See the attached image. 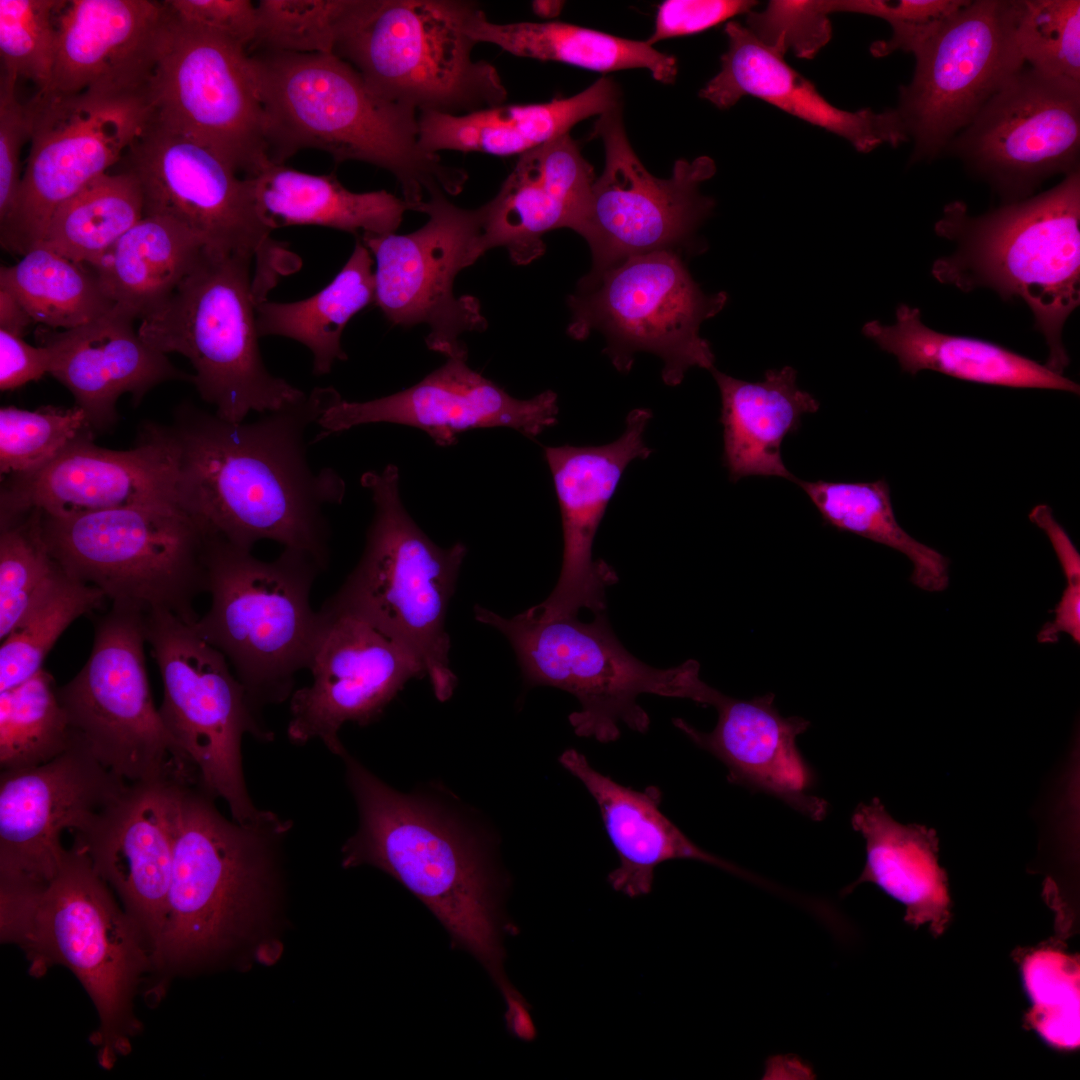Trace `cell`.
Instances as JSON below:
<instances>
[{
    "label": "cell",
    "instance_id": "6da1fadb",
    "mask_svg": "<svg viewBox=\"0 0 1080 1080\" xmlns=\"http://www.w3.org/2000/svg\"><path fill=\"white\" fill-rule=\"evenodd\" d=\"M338 395L316 388L250 423L190 405L179 409L172 428L181 502L206 536L250 550L258 541H275L326 568L330 533L323 508L342 502L345 484L332 469H311L304 436Z\"/></svg>",
    "mask_w": 1080,
    "mask_h": 1080
},
{
    "label": "cell",
    "instance_id": "7a4b0ae2",
    "mask_svg": "<svg viewBox=\"0 0 1080 1080\" xmlns=\"http://www.w3.org/2000/svg\"><path fill=\"white\" fill-rule=\"evenodd\" d=\"M340 757L359 816L343 866L372 865L395 878L438 919L451 947L485 968L504 1000L505 1022L529 1020L530 1005L504 970V940L518 928L505 912L510 878L494 840L437 797L399 792L347 750Z\"/></svg>",
    "mask_w": 1080,
    "mask_h": 1080
},
{
    "label": "cell",
    "instance_id": "3957f363",
    "mask_svg": "<svg viewBox=\"0 0 1080 1080\" xmlns=\"http://www.w3.org/2000/svg\"><path fill=\"white\" fill-rule=\"evenodd\" d=\"M249 61L270 161L317 149L336 164L378 166L394 175L412 211L432 187L450 195L463 190L467 173L421 148L417 111L381 96L336 54L256 51Z\"/></svg>",
    "mask_w": 1080,
    "mask_h": 1080
},
{
    "label": "cell",
    "instance_id": "277c9868",
    "mask_svg": "<svg viewBox=\"0 0 1080 1080\" xmlns=\"http://www.w3.org/2000/svg\"><path fill=\"white\" fill-rule=\"evenodd\" d=\"M935 232L957 248L933 263V277L965 293L986 287L1005 301H1024L1049 348L1045 366L1063 375L1070 363L1063 327L1080 303L1079 171L980 216L963 202L949 203Z\"/></svg>",
    "mask_w": 1080,
    "mask_h": 1080
},
{
    "label": "cell",
    "instance_id": "5b68a950",
    "mask_svg": "<svg viewBox=\"0 0 1080 1080\" xmlns=\"http://www.w3.org/2000/svg\"><path fill=\"white\" fill-rule=\"evenodd\" d=\"M213 799L197 784L181 796L155 978L216 957L275 894L276 854L291 822L268 811L240 823Z\"/></svg>",
    "mask_w": 1080,
    "mask_h": 1080
},
{
    "label": "cell",
    "instance_id": "8992f818",
    "mask_svg": "<svg viewBox=\"0 0 1080 1080\" xmlns=\"http://www.w3.org/2000/svg\"><path fill=\"white\" fill-rule=\"evenodd\" d=\"M361 483L374 503L365 549L319 611L363 621L401 645L420 661L435 696L445 701L457 681L445 619L466 546L442 548L417 526L401 501L395 465L364 473Z\"/></svg>",
    "mask_w": 1080,
    "mask_h": 1080
},
{
    "label": "cell",
    "instance_id": "52a82bcc",
    "mask_svg": "<svg viewBox=\"0 0 1080 1080\" xmlns=\"http://www.w3.org/2000/svg\"><path fill=\"white\" fill-rule=\"evenodd\" d=\"M205 567L211 604L191 626L226 657L257 710L282 703L320 634L310 593L324 569L302 552L284 548L264 561L213 536H206Z\"/></svg>",
    "mask_w": 1080,
    "mask_h": 1080
},
{
    "label": "cell",
    "instance_id": "ba28073f",
    "mask_svg": "<svg viewBox=\"0 0 1080 1080\" xmlns=\"http://www.w3.org/2000/svg\"><path fill=\"white\" fill-rule=\"evenodd\" d=\"M463 0H346L334 54L381 96L414 110L461 115L504 104L497 69L474 60Z\"/></svg>",
    "mask_w": 1080,
    "mask_h": 1080
},
{
    "label": "cell",
    "instance_id": "9c48e42d",
    "mask_svg": "<svg viewBox=\"0 0 1080 1080\" xmlns=\"http://www.w3.org/2000/svg\"><path fill=\"white\" fill-rule=\"evenodd\" d=\"M29 973L67 967L92 1000L99 1025L92 1034L99 1064L111 1069L132 1049L141 1029L134 1003L155 977L152 950L114 892L73 843L44 889L31 932L21 947Z\"/></svg>",
    "mask_w": 1080,
    "mask_h": 1080
},
{
    "label": "cell",
    "instance_id": "30bf717a",
    "mask_svg": "<svg viewBox=\"0 0 1080 1080\" xmlns=\"http://www.w3.org/2000/svg\"><path fill=\"white\" fill-rule=\"evenodd\" d=\"M252 258L204 249L174 293L141 319L138 333L153 349L179 353L192 364V381L216 415L243 422L306 394L266 368L260 349Z\"/></svg>",
    "mask_w": 1080,
    "mask_h": 1080
},
{
    "label": "cell",
    "instance_id": "8fae6325",
    "mask_svg": "<svg viewBox=\"0 0 1080 1080\" xmlns=\"http://www.w3.org/2000/svg\"><path fill=\"white\" fill-rule=\"evenodd\" d=\"M474 616L509 640L528 687L552 686L577 698L581 708L568 719L580 737L615 741L621 723L645 733L650 718L638 696L648 693L699 703L707 687L696 660L658 669L630 654L604 612L586 623L577 616L538 620L524 612L505 618L477 605Z\"/></svg>",
    "mask_w": 1080,
    "mask_h": 1080
},
{
    "label": "cell",
    "instance_id": "7c38bea8",
    "mask_svg": "<svg viewBox=\"0 0 1080 1080\" xmlns=\"http://www.w3.org/2000/svg\"><path fill=\"white\" fill-rule=\"evenodd\" d=\"M45 543L71 577L114 605L167 611L188 624L206 592V535L178 505H143L70 517L41 513Z\"/></svg>",
    "mask_w": 1080,
    "mask_h": 1080
},
{
    "label": "cell",
    "instance_id": "4fadbf2b",
    "mask_svg": "<svg viewBox=\"0 0 1080 1080\" xmlns=\"http://www.w3.org/2000/svg\"><path fill=\"white\" fill-rule=\"evenodd\" d=\"M145 636L163 683L161 720L198 785L223 800L232 819L262 818L268 811L249 795L241 747L245 735L269 742L274 734L226 657L167 611L145 614Z\"/></svg>",
    "mask_w": 1080,
    "mask_h": 1080
},
{
    "label": "cell",
    "instance_id": "5bb4252c",
    "mask_svg": "<svg viewBox=\"0 0 1080 1080\" xmlns=\"http://www.w3.org/2000/svg\"><path fill=\"white\" fill-rule=\"evenodd\" d=\"M727 300L725 292L701 289L681 253L633 256L581 278L568 297L567 333L584 340L600 332L606 340L603 352L621 373L630 371L637 353H652L663 362V382L677 386L690 368H714L715 355L700 327Z\"/></svg>",
    "mask_w": 1080,
    "mask_h": 1080
},
{
    "label": "cell",
    "instance_id": "9a60e30c",
    "mask_svg": "<svg viewBox=\"0 0 1080 1080\" xmlns=\"http://www.w3.org/2000/svg\"><path fill=\"white\" fill-rule=\"evenodd\" d=\"M145 613L114 605L95 621L88 660L58 687L73 740L123 781H192L166 731L145 666Z\"/></svg>",
    "mask_w": 1080,
    "mask_h": 1080
},
{
    "label": "cell",
    "instance_id": "2e32d148",
    "mask_svg": "<svg viewBox=\"0 0 1080 1080\" xmlns=\"http://www.w3.org/2000/svg\"><path fill=\"white\" fill-rule=\"evenodd\" d=\"M122 170L142 191L144 216L168 218L206 250L250 257L257 292H268L285 273L282 245L261 219L251 184L213 150L171 130L152 116L124 153Z\"/></svg>",
    "mask_w": 1080,
    "mask_h": 1080
},
{
    "label": "cell",
    "instance_id": "e0dca14e",
    "mask_svg": "<svg viewBox=\"0 0 1080 1080\" xmlns=\"http://www.w3.org/2000/svg\"><path fill=\"white\" fill-rule=\"evenodd\" d=\"M417 212L428 221L416 231L360 238L375 260L374 303L393 325H427L431 351L467 358L461 335L483 332L488 322L477 298L456 296L453 288L458 273L488 251L480 207L456 206L436 186Z\"/></svg>",
    "mask_w": 1080,
    "mask_h": 1080
},
{
    "label": "cell",
    "instance_id": "ac0fdd59",
    "mask_svg": "<svg viewBox=\"0 0 1080 1080\" xmlns=\"http://www.w3.org/2000/svg\"><path fill=\"white\" fill-rule=\"evenodd\" d=\"M149 100L153 120L213 150L246 176L270 160L248 51L179 21L167 8Z\"/></svg>",
    "mask_w": 1080,
    "mask_h": 1080
},
{
    "label": "cell",
    "instance_id": "d6986e66",
    "mask_svg": "<svg viewBox=\"0 0 1080 1080\" xmlns=\"http://www.w3.org/2000/svg\"><path fill=\"white\" fill-rule=\"evenodd\" d=\"M30 150L18 205L1 245L25 255L55 210L122 159L152 116L149 95L36 92L27 102Z\"/></svg>",
    "mask_w": 1080,
    "mask_h": 1080
},
{
    "label": "cell",
    "instance_id": "ffe728a7",
    "mask_svg": "<svg viewBox=\"0 0 1080 1080\" xmlns=\"http://www.w3.org/2000/svg\"><path fill=\"white\" fill-rule=\"evenodd\" d=\"M593 134L605 150V167L596 178L574 230L589 245L590 272L630 257L692 249L696 230L715 202L699 192L716 172L714 161L700 156L675 162L667 179L646 170L625 133L621 105L596 120Z\"/></svg>",
    "mask_w": 1080,
    "mask_h": 1080
},
{
    "label": "cell",
    "instance_id": "44dd1931",
    "mask_svg": "<svg viewBox=\"0 0 1080 1080\" xmlns=\"http://www.w3.org/2000/svg\"><path fill=\"white\" fill-rule=\"evenodd\" d=\"M895 109L913 161L933 159L1020 69L1011 0L967 1L914 53Z\"/></svg>",
    "mask_w": 1080,
    "mask_h": 1080
},
{
    "label": "cell",
    "instance_id": "7402d4cb",
    "mask_svg": "<svg viewBox=\"0 0 1080 1080\" xmlns=\"http://www.w3.org/2000/svg\"><path fill=\"white\" fill-rule=\"evenodd\" d=\"M1006 200L1079 171L1080 85L1023 67L947 148Z\"/></svg>",
    "mask_w": 1080,
    "mask_h": 1080
},
{
    "label": "cell",
    "instance_id": "603a6c76",
    "mask_svg": "<svg viewBox=\"0 0 1080 1080\" xmlns=\"http://www.w3.org/2000/svg\"><path fill=\"white\" fill-rule=\"evenodd\" d=\"M180 448L173 428L154 427L134 448L97 446L91 429L39 470L2 488L1 525L40 511L70 517L131 506L178 505Z\"/></svg>",
    "mask_w": 1080,
    "mask_h": 1080
},
{
    "label": "cell",
    "instance_id": "cb8c5ba5",
    "mask_svg": "<svg viewBox=\"0 0 1080 1080\" xmlns=\"http://www.w3.org/2000/svg\"><path fill=\"white\" fill-rule=\"evenodd\" d=\"M319 613L322 626L308 666L313 681L290 697L287 735L295 744L320 740L341 756L344 724L373 722L410 679L426 672L413 654L369 624Z\"/></svg>",
    "mask_w": 1080,
    "mask_h": 1080
},
{
    "label": "cell",
    "instance_id": "d4e9b609",
    "mask_svg": "<svg viewBox=\"0 0 1080 1080\" xmlns=\"http://www.w3.org/2000/svg\"><path fill=\"white\" fill-rule=\"evenodd\" d=\"M652 417L648 408L631 410L620 437L604 445L544 448L561 513L563 561L556 586L524 611L528 616L551 620L577 616L582 608L604 612L606 588L618 576L607 562L594 560V538L627 466L653 452L644 441Z\"/></svg>",
    "mask_w": 1080,
    "mask_h": 1080
},
{
    "label": "cell",
    "instance_id": "484cf974",
    "mask_svg": "<svg viewBox=\"0 0 1080 1080\" xmlns=\"http://www.w3.org/2000/svg\"><path fill=\"white\" fill-rule=\"evenodd\" d=\"M129 783L118 778L79 743L30 768L1 771L0 875L48 884L75 834Z\"/></svg>",
    "mask_w": 1080,
    "mask_h": 1080
},
{
    "label": "cell",
    "instance_id": "4316f807",
    "mask_svg": "<svg viewBox=\"0 0 1080 1080\" xmlns=\"http://www.w3.org/2000/svg\"><path fill=\"white\" fill-rule=\"evenodd\" d=\"M183 779L128 784L74 843L146 938L154 959L170 886Z\"/></svg>",
    "mask_w": 1080,
    "mask_h": 1080
},
{
    "label": "cell",
    "instance_id": "83f0119b",
    "mask_svg": "<svg viewBox=\"0 0 1080 1080\" xmlns=\"http://www.w3.org/2000/svg\"><path fill=\"white\" fill-rule=\"evenodd\" d=\"M466 360L448 358L414 386L386 397L355 402L338 395L318 419V438L363 424L393 423L421 429L447 447L474 428L508 427L532 438L557 423L555 392L517 399Z\"/></svg>",
    "mask_w": 1080,
    "mask_h": 1080
},
{
    "label": "cell",
    "instance_id": "f1b7e54d",
    "mask_svg": "<svg viewBox=\"0 0 1080 1080\" xmlns=\"http://www.w3.org/2000/svg\"><path fill=\"white\" fill-rule=\"evenodd\" d=\"M165 21L164 1H66L51 80L37 92L149 95Z\"/></svg>",
    "mask_w": 1080,
    "mask_h": 1080
},
{
    "label": "cell",
    "instance_id": "f546056e",
    "mask_svg": "<svg viewBox=\"0 0 1080 1080\" xmlns=\"http://www.w3.org/2000/svg\"><path fill=\"white\" fill-rule=\"evenodd\" d=\"M703 705L717 710L712 731L702 732L682 718L672 722L723 762L729 782L773 795L813 820L825 817L827 802L810 792L813 773L796 744L798 735L808 729V720L783 717L772 693L741 700L709 686Z\"/></svg>",
    "mask_w": 1080,
    "mask_h": 1080
},
{
    "label": "cell",
    "instance_id": "4dcf8cb0",
    "mask_svg": "<svg viewBox=\"0 0 1080 1080\" xmlns=\"http://www.w3.org/2000/svg\"><path fill=\"white\" fill-rule=\"evenodd\" d=\"M724 31L728 47L721 56L720 71L699 92L717 108L728 109L742 97L753 96L844 138L862 153L883 144L896 147L909 141L895 109H840L746 26L732 20Z\"/></svg>",
    "mask_w": 1080,
    "mask_h": 1080
},
{
    "label": "cell",
    "instance_id": "1f68e13d",
    "mask_svg": "<svg viewBox=\"0 0 1080 1080\" xmlns=\"http://www.w3.org/2000/svg\"><path fill=\"white\" fill-rule=\"evenodd\" d=\"M595 179L569 133L519 155L498 193L480 207L487 250L504 247L517 265L537 260L547 232L576 229Z\"/></svg>",
    "mask_w": 1080,
    "mask_h": 1080
},
{
    "label": "cell",
    "instance_id": "d6a6232c",
    "mask_svg": "<svg viewBox=\"0 0 1080 1080\" xmlns=\"http://www.w3.org/2000/svg\"><path fill=\"white\" fill-rule=\"evenodd\" d=\"M134 319L113 308L82 326L53 331L40 328L37 338L50 353L49 374L74 396L89 426L103 429L115 423L116 403L130 393L137 401L154 386L169 380H190L166 354L146 344L133 327Z\"/></svg>",
    "mask_w": 1080,
    "mask_h": 1080
},
{
    "label": "cell",
    "instance_id": "836d02e7",
    "mask_svg": "<svg viewBox=\"0 0 1080 1080\" xmlns=\"http://www.w3.org/2000/svg\"><path fill=\"white\" fill-rule=\"evenodd\" d=\"M560 764L578 778L596 801L619 865L608 875L617 892L635 898L651 892L655 869L670 860L688 859L714 865L748 880L761 882L738 866L692 842L660 810L662 793L656 786L637 791L594 769L586 756L565 750Z\"/></svg>",
    "mask_w": 1080,
    "mask_h": 1080
},
{
    "label": "cell",
    "instance_id": "e575fe53",
    "mask_svg": "<svg viewBox=\"0 0 1080 1080\" xmlns=\"http://www.w3.org/2000/svg\"><path fill=\"white\" fill-rule=\"evenodd\" d=\"M620 105L616 83L601 77L584 91L546 103L498 105L451 115L433 111L418 116L419 144L432 154L443 150L521 155L569 133L578 122Z\"/></svg>",
    "mask_w": 1080,
    "mask_h": 1080
},
{
    "label": "cell",
    "instance_id": "d590c367",
    "mask_svg": "<svg viewBox=\"0 0 1080 1080\" xmlns=\"http://www.w3.org/2000/svg\"><path fill=\"white\" fill-rule=\"evenodd\" d=\"M711 373L721 398L722 461L729 478L774 476L795 481L782 459L781 444L797 432L804 415L815 413L819 402L797 386L791 366L767 370L764 379H736L715 367Z\"/></svg>",
    "mask_w": 1080,
    "mask_h": 1080
},
{
    "label": "cell",
    "instance_id": "8d00e7d4",
    "mask_svg": "<svg viewBox=\"0 0 1080 1080\" xmlns=\"http://www.w3.org/2000/svg\"><path fill=\"white\" fill-rule=\"evenodd\" d=\"M863 334L894 355L905 372L933 370L959 379L1015 388L1055 389L1079 394V385L998 344L935 331L917 307L900 304L892 325L871 320Z\"/></svg>",
    "mask_w": 1080,
    "mask_h": 1080
},
{
    "label": "cell",
    "instance_id": "74e56055",
    "mask_svg": "<svg viewBox=\"0 0 1080 1080\" xmlns=\"http://www.w3.org/2000/svg\"><path fill=\"white\" fill-rule=\"evenodd\" d=\"M248 178L256 207L272 231L294 225H318L350 233H395L411 210L402 198L385 191L352 192L334 172L315 175L266 162Z\"/></svg>",
    "mask_w": 1080,
    "mask_h": 1080
},
{
    "label": "cell",
    "instance_id": "f35d334b",
    "mask_svg": "<svg viewBox=\"0 0 1080 1080\" xmlns=\"http://www.w3.org/2000/svg\"><path fill=\"white\" fill-rule=\"evenodd\" d=\"M851 824L865 839L866 863L860 877L842 894L871 882L906 907L908 920L946 915L947 878L938 864V837L932 828L897 822L878 798L859 804Z\"/></svg>",
    "mask_w": 1080,
    "mask_h": 1080
},
{
    "label": "cell",
    "instance_id": "ab89813d",
    "mask_svg": "<svg viewBox=\"0 0 1080 1080\" xmlns=\"http://www.w3.org/2000/svg\"><path fill=\"white\" fill-rule=\"evenodd\" d=\"M204 249L180 224L144 216L93 268L114 308L142 319L174 293Z\"/></svg>",
    "mask_w": 1080,
    "mask_h": 1080
},
{
    "label": "cell",
    "instance_id": "60d3db41",
    "mask_svg": "<svg viewBox=\"0 0 1080 1080\" xmlns=\"http://www.w3.org/2000/svg\"><path fill=\"white\" fill-rule=\"evenodd\" d=\"M466 32L476 43L494 44L519 57L557 61L599 72L644 68L664 84H672L677 76L675 57L654 49L647 42L569 23L498 24L488 20L479 7L469 18Z\"/></svg>",
    "mask_w": 1080,
    "mask_h": 1080
},
{
    "label": "cell",
    "instance_id": "b9f144b4",
    "mask_svg": "<svg viewBox=\"0 0 1080 1080\" xmlns=\"http://www.w3.org/2000/svg\"><path fill=\"white\" fill-rule=\"evenodd\" d=\"M373 259L360 238L345 265L323 289L303 300L257 305L261 336L275 335L305 345L313 355V372L325 375L336 361L347 359L341 345L344 328L359 311L374 303Z\"/></svg>",
    "mask_w": 1080,
    "mask_h": 1080
},
{
    "label": "cell",
    "instance_id": "7bdbcfd3",
    "mask_svg": "<svg viewBox=\"0 0 1080 1080\" xmlns=\"http://www.w3.org/2000/svg\"><path fill=\"white\" fill-rule=\"evenodd\" d=\"M808 495L824 522L893 548L913 564L911 582L928 592L949 584V560L917 541L897 522L886 480L874 482L794 481Z\"/></svg>",
    "mask_w": 1080,
    "mask_h": 1080
},
{
    "label": "cell",
    "instance_id": "ee69618b",
    "mask_svg": "<svg viewBox=\"0 0 1080 1080\" xmlns=\"http://www.w3.org/2000/svg\"><path fill=\"white\" fill-rule=\"evenodd\" d=\"M143 217L136 177L125 170L107 172L55 210L39 245L93 267Z\"/></svg>",
    "mask_w": 1080,
    "mask_h": 1080
},
{
    "label": "cell",
    "instance_id": "f6af8a7d",
    "mask_svg": "<svg viewBox=\"0 0 1080 1080\" xmlns=\"http://www.w3.org/2000/svg\"><path fill=\"white\" fill-rule=\"evenodd\" d=\"M0 287L20 301L34 322L50 329H73L114 308L94 272L41 245L16 264L1 267Z\"/></svg>",
    "mask_w": 1080,
    "mask_h": 1080
},
{
    "label": "cell",
    "instance_id": "bcb514c9",
    "mask_svg": "<svg viewBox=\"0 0 1080 1080\" xmlns=\"http://www.w3.org/2000/svg\"><path fill=\"white\" fill-rule=\"evenodd\" d=\"M53 676L43 667L0 691L1 771L44 764L66 751L73 737Z\"/></svg>",
    "mask_w": 1080,
    "mask_h": 1080
},
{
    "label": "cell",
    "instance_id": "7dc6e473",
    "mask_svg": "<svg viewBox=\"0 0 1080 1080\" xmlns=\"http://www.w3.org/2000/svg\"><path fill=\"white\" fill-rule=\"evenodd\" d=\"M105 598L99 588L71 577L63 569L1 641L0 691L21 684L41 670L49 651L69 625L99 607Z\"/></svg>",
    "mask_w": 1080,
    "mask_h": 1080
},
{
    "label": "cell",
    "instance_id": "c3c4849f",
    "mask_svg": "<svg viewBox=\"0 0 1080 1080\" xmlns=\"http://www.w3.org/2000/svg\"><path fill=\"white\" fill-rule=\"evenodd\" d=\"M62 570L43 538L40 511H31L1 526V641L15 629Z\"/></svg>",
    "mask_w": 1080,
    "mask_h": 1080
},
{
    "label": "cell",
    "instance_id": "681fc988",
    "mask_svg": "<svg viewBox=\"0 0 1080 1080\" xmlns=\"http://www.w3.org/2000/svg\"><path fill=\"white\" fill-rule=\"evenodd\" d=\"M1016 46L1030 68L1080 85V1L1012 0Z\"/></svg>",
    "mask_w": 1080,
    "mask_h": 1080
},
{
    "label": "cell",
    "instance_id": "f907efd6",
    "mask_svg": "<svg viewBox=\"0 0 1080 1080\" xmlns=\"http://www.w3.org/2000/svg\"><path fill=\"white\" fill-rule=\"evenodd\" d=\"M66 1L0 0L1 73L29 80L37 91L51 80L57 21Z\"/></svg>",
    "mask_w": 1080,
    "mask_h": 1080
},
{
    "label": "cell",
    "instance_id": "816d5d0a",
    "mask_svg": "<svg viewBox=\"0 0 1080 1080\" xmlns=\"http://www.w3.org/2000/svg\"><path fill=\"white\" fill-rule=\"evenodd\" d=\"M86 429H91L87 417L76 405L72 408L44 406L34 411L2 407L1 474L13 477L39 470Z\"/></svg>",
    "mask_w": 1080,
    "mask_h": 1080
},
{
    "label": "cell",
    "instance_id": "f5cc1de1",
    "mask_svg": "<svg viewBox=\"0 0 1080 1080\" xmlns=\"http://www.w3.org/2000/svg\"><path fill=\"white\" fill-rule=\"evenodd\" d=\"M1032 1002L1029 1020L1049 1044L1063 1049L1079 1045V964L1052 950L1029 955L1022 968Z\"/></svg>",
    "mask_w": 1080,
    "mask_h": 1080
},
{
    "label": "cell",
    "instance_id": "db71d44e",
    "mask_svg": "<svg viewBox=\"0 0 1080 1080\" xmlns=\"http://www.w3.org/2000/svg\"><path fill=\"white\" fill-rule=\"evenodd\" d=\"M346 0H261L248 51L334 53Z\"/></svg>",
    "mask_w": 1080,
    "mask_h": 1080
},
{
    "label": "cell",
    "instance_id": "11a10c76",
    "mask_svg": "<svg viewBox=\"0 0 1080 1080\" xmlns=\"http://www.w3.org/2000/svg\"><path fill=\"white\" fill-rule=\"evenodd\" d=\"M966 3V0H820L821 8L828 15L858 13L889 23L891 37L876 41L870 47L874 57H884L896 50L913 54Z\"/></svg>",
    "mask_w": 1080,
    "mask_h": 1080
},
{
    "label": "cell",
    "instance_id": "9f6ffc18",
    "mask_svg": "<svg viewBox=\"0 0 1080 1080\" xmlns=\"http://www.w3.org/2000/svg\"><path fill=\"white\" fill-rule=\"evenodd\" d=\"M746 27L766 47L785 56L811 59L832 37L828 14L820 0H773L762 11L747 13Z\"/></svg>",
    "mask_w": 1080,
    "mask_h": 1080
},
{
    "label": "cell",
    "instance_id": "6f0895ef",
    "mask_svg": "<svg viewBox=\"0 0 1080 1080\" xmlns=\"http://www.w3.org/2000/svg\"><path fill=\"white\" fill-rule=\"evenodd\" d=\"M18 81L0 75V237L9 230L18 205L22 183L20 159L30 138L27 103L17 96Z\"/></svg>",
    "mask_w": 1080,
    "mask_h": 1080
},
{
    "label": "cell",
    "instance_id": "680465c9",
    "mask_svg": "<svg viewBox=\"0 0 1080 1080\" xmlns=\"http://www.w3.org/2000/svg\"><path fill=\"white\" fill-rule=\"evenodd\" d=\"M179 21L215 33L247 51L256 34V4L250 0H167Z\"/></svg>",
    "mask_w": 1080,
    "mask_h": 1080
},
{
    "label": "cell",
    "instance_id": "91938a15",
    "mask_svg": "<svg viewBox=\"0 0 1080 1080\" xmlns=\"http://www.w3.org/2000/svg\"><path fill=\"white\" fill-rule=\"evenodd\" d=\"M757 4L751 0H667L658 8L653 34L646 41H658L695 34L749 13Z\"/></svg>",
    "mask_w": 1080,
    "mask_h": 1080
},
{
    "label": "cell",
    "instance_id": "94428289",
    "mask_svg": "<svg viewBox=\"0 0 1080 1080\" xmlns=\"http://www.w3.org/2000/svg\"><path fill=\"white\" fill-rule=\"evenodd\" d=\"M47 885L23 877L0 876L2 943L24 945Z\"/></svg>",
    "mask_w": 1080,
    "mask_h": 1080
},
{
    "label": "cell",
    "instance_id": "6125c7cd",
    "mask_svg": "<svg viewBox=\"0 0 1080 1080\" xmlns=\"http://www.w3.org/2000/svg\"><path fill=\"white\" fill-rule=\"evenodd\" d=\"M49 350L32 346L21 336L0 329V389L14 390L40 379L50 369Z\"/></svg>",
    "mask_w": 1080,
    "mask_h": 1080
},
{
    "label": "cell",
    "instance_id": "be15d7a7",
    "mask_svg": "<svg viewBox=\"0 0 1080 1080\" xmlns=\"http://www.w3.org/2000/svg\"><path fill=\"white\" fill-rule=\"evenodd\" d=\"M32 323L34 320L20 301L0 287V329L22 337Z\"/></svg>",
    "mask_w": 1080,
    "mask_h": 1080
},
{
    "label": "cell",
    "instance_id": "e7e4bbea",
    "mask_svg": "<svg viewBox=\"0 0 1080 1080\" xmlns=\"http://www.w3.org/2000/svg\"><path fill=\"white\" fill-rule=\"evenodd\" d=\"M564 2L562 1H533L532 8L535 14L542 18L551 19L561 13Z\"/></svg>",
    "mask_w": 1080,
    "mask_h": 1080
}]
</instances>
